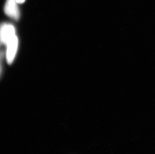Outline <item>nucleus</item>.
<instances>
[{
	"instance_id": "nucleus-1",
	"label": "nucleus",
	"mask_w": 155,
	"mask_h": 154,
	"mask_svg": "<svg viewBox=\"0 0 155 154\" xmlns=\"http://www.w3.org/2000/svg\"><path fill=\"white\" fill-rule=\"evenodd\" d=\"M16 34L15 27L11 24L3 23L0 25V46L6 44L14 38Z\"/></svg>"
},
{
	"instance_id": "nucleus-2",
	"label": "nucleus",
	"mask_w": 155,
	"mask_h": 154,
	"mask_svg": "<svg viewBox=\"0 0 155 154\" xmlns=\"http://www.w3.org/2000/svg\"><path fill=\"white\" fill-rule=\"evenodd\" d=\"M18 44L19 40L17 35L6 44V61L9 64H12L15 59L17 52Z\"/></svg>"
},
{
	"instance_id": "nucleus-3",
	"label": "nucleus",
	"mask_w": 155,
	"mask_h": 154,
	"mask_svg": "<svg viewBox=\"0 0 155 154\" xmlns=\"http://www.w3.org/2000/svg\"><path fill=\"white\" fill-rule=\"evenodd\" d=\"M16 0H7L5 5V13L11 18L18 20L20 18V11Z\"/></svg>"
},
{
	"instance_id": "nucleus-4",
	"label": "nucleus",
	"mask_w": 155,
	"mask_h": 154,
	"mask_svg": "<svg viewBox=\"0 0 155 154\" xmlns=\"http://www.w3.org/2000/svg\"><path fill=\"white\" fill-rule=\"evenodd\" d=\"M4 57V52L2 50H0V77H1L3 71V59Z\"/></svg>"
},
{
	"instance_id": "nucleus-5",
	"label": "nucleus",
	"mask_w": 155,
	"mask_h": 154,
	"mask_svg": "<svg viewBox=\"0 0 155 154\" xmlns=\"http://www.w3.org/2000/svg\"><path fill=\"white\" fill-rule=\"evenodd\" d=\"M16 1L18 4H23L25 1V0H16Z\"/></svg>"
}]
</instances>
